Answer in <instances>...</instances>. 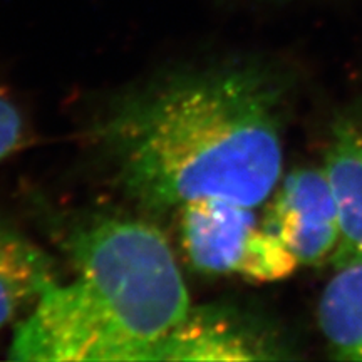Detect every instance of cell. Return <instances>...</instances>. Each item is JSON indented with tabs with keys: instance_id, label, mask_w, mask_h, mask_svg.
Wrapping results in <instances>:
<instances>
[{
	"instance_id": "9",
	"label": "cell",
	"mask_w": 362,
	"mask_h": 362,
	"mask_svg": "<svg viewBox=\"0 0 362 362\" xmlns=\"http://www.w3.org/2000/svg\"><path fill=\"white\" fill-rule=\"evenodd\" d=\"M29 131L19 107L0 94V161L25 146Z\"/></svg>"
},
{
	"instance_id": "7",
	"label": "cell",
	"mask_w": 362,
	"mask_h": 362,
	"mask_svg": "<svg viewBox=\"0 0 362 362\" xmlns=\"http://www.w3.org/2000/svg\"><path fill=\"white\" fill-rule=\"evenodd\" d=\"M47 252L0 220V329L12 322L56 284Z\"/></svg>"
},
{
	"instance_id": "6",
	"label": "cell",
	"mask_w": 362,
	"mask_h": 362,
	"mask_svg": "<svg viewBox=\"0 0 362 362\" xmlns=\"http://www.w3.org/2000/svg\"><path fill=\"white\" fill-rule=\"evenodd\" d=\"M322 168L341 223V245L334 260L362 259V126L344 121L334 128Z\"/></svg>"
},
{
	"instance_id": "2",
	"label": "cell",
	"mask_w": 362,
	"mask_h": 362,
	"mask_svg": "<svg viewBox=\"0 0 362 362\" xmlns=\"http://www.w3.org/2000/svg\"><path fill=\"white\" fill-rule=\"evenodd\" d=\"M66 247L117 361H153L192 309L165 235L146 221L110 216L76 228Z\"/></svg>"
},
{
	"instance_id": "5",
	"label": "cell",
	"mask_w": 362,
	"mask_h": 362,
	"mask_svg": "<svg viewBox=\"0 0 362 362\" xmlns=\"http://www.w3.org/2000/svg\"><path fill=\"white\" fill-rule=\"evenodd\" d=\"M279 357V347L233 312L192 307L158 344L153 361H267Z\"/></svg>"
},
{
	"instance_id": "1",
	"label": "cell",
	"mask_w": 362,
	"mask_h": 362,
	"mask_svg": "<svg viewBox=\"0 0 362 362\" xmlns=\"http://www.w3.org/2000/svg\"><path fill=\"white\" fill-rule=\"evenodd\" d=\"M275 94L253 71L175 76L121 99L99 138L123 192L148 210L198 200L259 208L282 180Z\"/></svg>"
},
{
	"instance_id": "8",
	"label": "cell",
	"mask_w": 362,
	"mask_h": 362,
	"mask_svg": "<svg viewBox=\"0 0 362 362\" xmlns=\"http://www.w3.org/2000/svg\"><path fill=\"white\" fill-rule=\"evenodd\" d=\"M319 302V325L332 356L362 362V259L336 262Z\"/></svg>"
},
{
	"instance_id": "4",
	"label": "cell",
	"mask_w": 362,
	"mask_h": 362,
	"mask_svg": "<svg viewBox=\"0 0 362 362\" xmlns=\"http://www.w3.org/2000/svg\"><path fill=\"white\" fill-rule=\"evenodd\" d=\"M264 223L298 265H315L341 245V223L324 168H300L279 181Z\"/></svg>"
},
{
	"instance_id": "3",
	"label": "cell",
	"mask_w": 362,
	"mask_h": 362,
	"mask_svg": "<svg viewBox=\"0 0 362 362\" xmlns=\"http://www.w3.org/2000/svg\"><path fill=\"white\" fill-rule=\"evenodd\" d=\"M178 233L188 264L202 274L277 282L298 267L255 206L225 200L189 202L178 208Z\"/></svg>"
}]
</instances>
